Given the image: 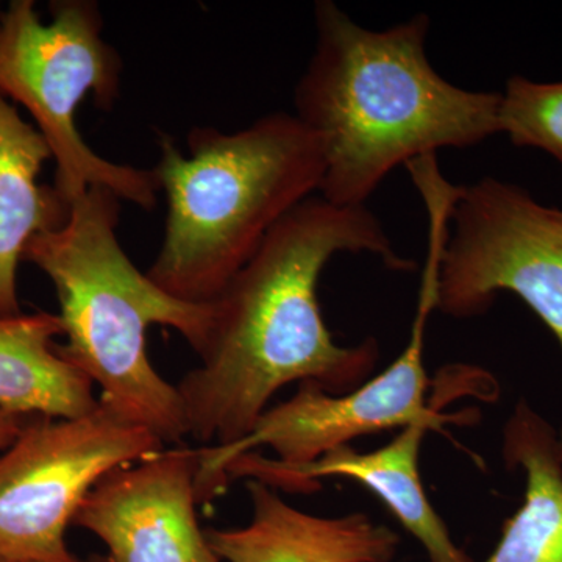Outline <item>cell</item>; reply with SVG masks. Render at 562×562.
I'll list each match as a JSON object with an SVG mask.
<instances>
[{
	"instance_id": "obj_20",
	"label": "cell",
	"mask_w": 562,
	"mask_h": 562,
	"mask_svg": "<svg viewBox=\"0 0 562 562\" xmlns=\"http://www.w3.org/2000/svg\"><path fill=\"white\" fill-rule=\"evenodd\" d=\"M80 562H85V561H80Z\"/></svg>"
},
{
	"instance_id": "obj_11",
	"label": "cell",
	"mask_w": 562,
	"mask_h": 562,
	"mask_svg": "<svg viewBox=\"0 0 562 562\" xmlns=\"http://www.w3.org/2000/svg\"><path fill=\"white\" fill-rule=\"evenodd\" d=\"M254 516L241 528L205 530L222 562H392L401 538L366 514L301 512L268 484L247 480Z\"/></svg>"
},
{
	"instance_id": "obj_7",
	"label": "cell",
	"mask_w": 562,
	"mask_h": 562,
	"mask_svg": "<svg viewBox=\"0 0 562 562\" xmlns=\"http://www.w3.org/2000/svg\"><path fill=\"white\" fill-rule=\"evenodd\" d=\"M162 449L154 432L101 401L77 417H31L0 452V560L80 562L66 530L87 495Z\"/></svg>"
},
{
	"instance_id": "obj_18",
	"label": "cell",
	"mask_w": 562,
	"mask_h": 562,
	"mask_svg": "<svg viewBox=\"0 0 562 562\" xmlns=\"http://www.w3.org/2000/svg\"><path fill=\"white\" fill-rule=\"evenodd\" d=\"M3 9L0 7V18H2Z\"/></svg>"
},
{
	"instance_id": "obj_19",
	"label": "cell",
	"mask_w": 562,
	"mask_h": 562,
	"mask_svg": "<svg viewBox=\"0 0 562 562\" xmlns=\"http://www.w3.org/2000/svg\"><path fill=\"white\" fill-rule=\"evenodd\" d=\"M0 562H10V561H5V560H0Z\"/></svg>"
},
{
	"instance_id": "obj_9",
	"label": "cell",
	"mask_w": 562,
	"mask_h": 562,
	"mask_svg": "<svg viewBox=\"0 0 562 562\" xmlns=\"http://www.w3.org/2000/svg\"><path fill=\"white\" fill-rule=\"evenodd\" d=\"M198 472L199 449H162L102 479L72 525L114 562H222L199 525Z\"/></svg>"
},
{
	"instance_id": "obj_13",
	"label": "cell",
	"mask_w": 562,
	"mask_h": 562,
	"mask_svg": "<svg viewBox=\"0 0 562 562\" xmlns=\"http://www.w3.org/2000/svg\"><path fill=\"white\" fill-rule=\"evenodd\" d=\"M47 160L50 149L38 128L0 94V317L22 313L18 268L27 244L68 220V203L40 183Z\"/></svg>"
},
{
	"instance_id": "obj_15",
	"label": "cell",
	"mask_w": 562,
	"mask_h": 562,
	"mask_svg": "<svg viewBox=\"0 0 562 562\" xmlns=\"http://www.w3.org/2000/svg\"><path fill=\"white\" fill-rule=\"evenodd\" d=\"M498 127L514 146L546 151L562 165V81L512 77L501 94Z\"/></svg>"
},
{
	"instance_id": "obj_14",
	"label": "cell",
	"mask_w": 562,
	"mask_h": 562,
	"mask_svg": "<svg viewBox=\"0 0 562 562\" xmlns=\"http://www.w3.org/2000/svg\"><path fill=\"white\" fill-rule=\"evenodd\" d=\"M58 314L0 317V408L21 416L77 417L98 406L94 384L58 353Z\"/></svg>"
},
{
	"instance_id": "obj_17",
	"label": "cell",
	"mask_w": 562,
	"mask_h": 562,
	"mask_svg": "<svg viewBox=\"0 0 562 562\" xmlns=\"http://www.w3.org/2000/svg\"><path fill=\"white\" fill-rule=\"evenodd\" d=\"M85 562H114V561L111 560L109 554H92L90 560H87Z\"/></svg>"
},
{
	"instance_id": "obj_6",
	"label": "cell",
	"mask_w": 562,
	"mask_h": 562,
	"mask_svg": "<svg viewBox=\"0 0 562 562\" xmlns=\"http://www.w3.org/2000/svg\"><path fill=\"white\" fill-rule=\"evenodd\" d=\"M427 262L422 271L419 302L412 335L402 353L372 379L344 394H331L313 383L299 390L262 414L254 430L231 446L199 447V472L195 479L199 502H210L227 486L228 464L258 447H269L276 460L288 465L310 464L321 457L350 446L362 436L402 430L427 422L439 431L446 424H461L465 414H442L427 398L430 379L424 351L427 325L436 312V286L443 244L428 239Z\"/></svg>"
},
{
	"instance_id": "obj_1",
	"label": "cell",
	"mask_w": 562,
	"mask_h": 562,
	"mask_svg": "<svg viewBox=\"0 0 562 562\" xmlns=\"http://www.w3.org/2000/svg\"><path fill=\"white\" fill-rule=\"evenodd\" d=\"M342 251L375 255L391 271L414 269L368 206L333 205L319 194L295 206L211 302L213 328L201 364L176 384L188 436L231 446L254 430L288 384L344 394L369 379L379 342H336L317 299L321 273Z\"/></svg>"
},
{
	"instance_id": "obj_12",
	"label": "cell",
	"mask_w": 562,
	"mask_h": 562,
	"mask_svg": "<svg viewBox=\"0 0 562 562\" xmlns=\"http://www.w3.org/2000/svg\"><path fill=\"white\" fill-rule=\"evenodd\" d=\"M502 454L506 468L524 472V502L483 562H562L560 432L520 401L503 428Z\"/></svg>"
},
{
	"instance_id": "obj_3",
	"label": "cell",
	"mask_w": 562,
	"mask_h": 562,
	"mask_svg": "<svg viewBox=\"0 0 562 562\" xmlns=\"http://www.w3.org/2000/svg\"><path fill=\"white\" fill-rule=\"evenodd\" d=\"M121 199L90 188L69 206L68 220L27 244L57 292L63 335L58 353L101 390L99 401L166 443L188 436L177 386L166 382L147 353L150 325L183 336L201 357L213 328V303L172 297L133 265L117 239Z\"/></svg>"
},
{
	"instance_id": "obj_10",
	"label": "cell",
	"mask_w": 562,
	"mask_h": 562,
	"mask_svg": "<svg viewBox=\"0 0 562 562\" xmlns=\"http://www.w3.org/2000/svg\"><path fill=\"white\" fill-rule=\"evenodd\" d=\"M430 431L427 422L409 425L373 452L350 446L331 450L310 464L288 465L276 458L250 452L228 464L231 480H257L291 494H314L324 479H347L361 484L383 502L392 516L420 543L428 562H475L461 549L424 490L419 472L422 442Z\"/></svg>"
},
{
	"instance_id": "obj_8",
	"label": "cell",
	"mask_w": 562,
	"mask_h": 562,
	"mask_svg": "<svg viewBox=\"0 0 562 562\" xmlns=\"http://www.w3.org/2000/svg\"><path fill=\"white\" fill-rule=\"evenodd\" d=\"M436 310L454 319L517 295L562 350V210L509 181L484 177L454 203L436 286ZM562 458V432H560Z\"/></svg>"
},
{
	"instance_id": "obj_2",
	"label": "cell",
	"mask_w": 562,
	"mask_h": 562,
	"mask_svg": "<svg viewBox=\"0 0 562 562\" xmlns=\"http://www.w3.org/2000/svg\"><path fill=\"white\" fill-rule=\"evenodd\" d=\"M314 24L316 47L294 103L324 151L325 201L366 206L397 166L501 133V92L464 90L432 68L427 14L371 31L317 0Z\"/></svg>"
},
{
	"instance_id": "obj_5",
	"label": "cell",
	"mask_w": 562,
	"mask_h": 562,
	"mask_svg": "<svg viewBox=\"0 0 562 562\" xmlns=\"http://www.w3.org/2000/svg\"><path fill=\"white\" fill-rule=\"evenodd\" d=\"M50 22L33 0H11L0 18V94L21 103L49 146L55 191L68 203L90 188H106L121 201L157 206L154 168L120 165L95 154L81 138L77 109L92 95L110 111L121 95L122 58L103 38V18L92 0H54Z\"/></svg>"
},
{
	"instance_id": "obj_16",
	"label": "cell",
	"mask_w": 562,
	"mask_h": 562,
	"mask_svg": "<svg viewBox=\"0 0 562 562\" xmlns=\"http://www.w3.org/2000/svg\"><path fill=\"white\" fill-rule=\"evenodd\" d=\"M33 416H21L0 408V452L18 438L24 425Z\"/></svg>"
},
{
	"instance_id": "obj_4",
	"label": "cell",
	"mask_w": 562,
	"mask_h": 562,
	"mask_svg": "<svg viewBox=\"0 0 562 562\" xmlns=\"http://www.w3.org/2000/svg\"><path fill=\"white\" fill-rule=\"evenodd\" d=\"M154 171L168 202L165 238L147 276L188 303H211L272 228L319 194L324 151L295 114L272 113L243 131L195 127L181 154L158 133Z\"/></svg>"
}]
</instances>
